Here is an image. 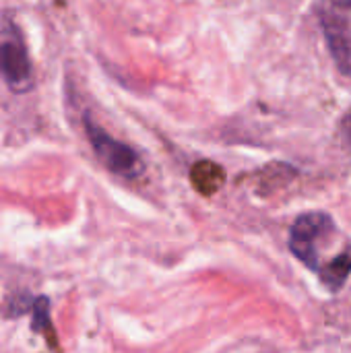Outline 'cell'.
I'll return each mask as SVG.
<instances>
[{"instance_id":"cell-6","label":"cell","mask_w":351,"mask_h":353,"mask_svg":"<svg viewBox=\"0 0 351 353\" xmlns=\"http://www.w3.org/2000/svg\"><path fill=\"white\" fill-rule=\"evenodd\" d=\"M225 176H223V170L217 168L215 163H209V161H203V163H197L194 170H192V184L199 192L203 194H213L221 188Z\"/></svg>"},{"instance_id":"cell-5","label":"cell","mask_w":351,"mask_h":353,"mask_svg":"<svg viewBox=\"0 0 351 353\" xmlns=\"http://www.w3.org/2000/svg\"><path fill=\"white\" fill-rule=\"evenodd\" d=\"M351 275V246L339 252L325 269H321V281L331 290L339 292Z\"/></svg>"},{"instance_id":"cell-7","label":"cell","mask_w":351,"mask_h":353,"mask_svg":"<svg viewBox=\"0 0 351 353\" xmlns=\"http://www.w3.org/2000/svg\"><path fill=\"white\" fill-rule=\"evenodd\" d=\"M333 6H339V8H351V0H331Z\"/></svg>"},{"instance_id":"cell-4","label":"cell","mask_w":351,"mask_h":353,"mask_svg":"<svg viewBox=\"0 0 351 353\" xmlns=\"http://www.w3.org/2000/svg\"><path fill=\"white\" fill-rule=\"evenodd\" d=\"M323 27H325V35H327V41H329L331 56L335 58V62L341 68V72H350L351 48L345 21L339 19L335 12H325L323 14Z\"/></svg>"},{"instance_id":"cell-1","label":"cell","mask_w":351,"mask_h":353,"mask_svg":"<svg viewBox=\"0 0 351 353\" xmlns=\"http://www.w3.org/2000/svg\"><path fill=\"white\" fill-rule=\"evenodd\" d=\"M0 77L12 93H29L35 87L33 64L23 33L12 17H0Z\"/></svg>"},{"instance_id":"cell-2","label":"cell","mask_w":351,"mask_h":353,"mask_svg":"<svg viewBox=\"0 0 351 353\" xmlns=\"http://www.w3.org/2000/svg\"><path fill=\"white\" fill-rule=\"evenodd\" d=\"M85 132H87V139H89L97 159L110 172L124 176V178H137L143 174L145 165H143V159L139 157V153L132 147H128L126 143L108 134L89 116L85 118Z\"/></svg>"},{"instance_id":"cell-3","label":"cell","mask_w":351,"mask_h":353,"mask_svg":"<svg viewBox=\"0 0 351 353\" xmlns=\"http://www.w3.org/2000/svg\"><path fill=\"white\" fill-rule=\"evenodd\" d=\"M335 221L323 211H310L300 215L290 230V248L298 261H302L314 273H321L317 244L329 232H333Z\"/></svg>"}]
</instances>
